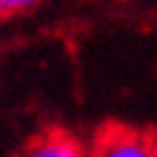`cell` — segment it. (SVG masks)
Wrapping results in <instances>:
<instances>
[{"label": "cell", "instance_id": "cell-4", "mask_svg": "<svg viewBox=\"0 0 157 157\" xmlns=\"http://www.w3.org/2000/svg\"><path fill=\"white\" fill-rule=\"evenodd\" d=\"M3 13H5V10H3V5H0V16H3Z\"/></svg>", "mask_w": 157, "mask_h": 157}, {"label": "cell", "instance_id": "cell-1", "mask_svg": "<svg viewBox=\"0 0 157 157\" xmlns=\"http://www.w3.org/2000/svg\"><path fill=\"white\" fill-rule=\"evenodd\" d=\"M95 157H157V147L139 134L116 132L101 142Z\"/></svg>", "mask_w": 157, "mask_h": 157}, {"label": "cell", "instance_id": "cell-3", "mask_svg": "<svg viewBox=\"0 0 157 157\" xmlns=\"http://www.w3.org/2000/svg\"><path fill=\"white\" fill-rule=\"evenodd\" d=\"M41 3V0H0V5H3L5 13H13V10H26L31 8V5Z\"/></svg>", "mask_w": 157, "mask_h": 157}, {"label": "cell", "instance_id": "cell-2", "mask_svg": "<svg viewBox=\"0 0 157 157\" xmlns=\"http://www.w3.org/2000/svg\"><path fill=\"white\" fill-rule=\"evenodd\" d=\"M26 157H85V149L80 147L77 139L67 134H49L39 139Z\"/></svg>", "mask_w": 157, "mask_h": 157}]
</instances>
